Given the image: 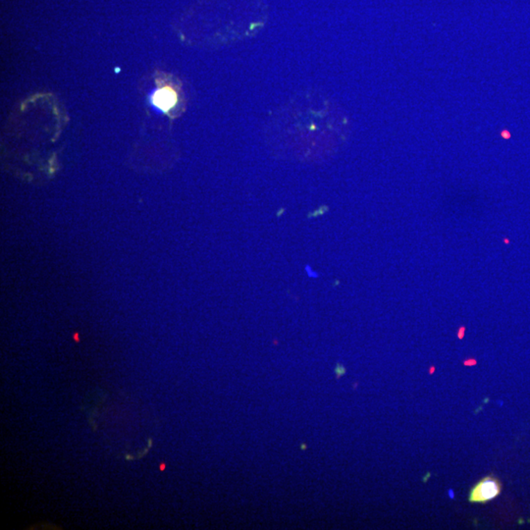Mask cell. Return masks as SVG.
I'll use <instances>...</instances> for the list:
<instances>
[{
    "instance_id": "cell-1",
    "label": "cell",
    "mask_w": 530,
    "mask_h": 530,
    "mask_svg": "<svg viewBox=\"0 0 530 530\" xmlns=\"http://www.w3.org/2000/svg\"><path fill=\"white\" fill-rule=\"evenodd\" d=\"M502 490L500 482L494 477H485L472 489L469 501L472 503H486L497 497Z\"/></svg>"
},
{
    "instance_id": "cell-4",
    "label": "cell",
    "mask_w": 530,
    "mask_h": 530,
    "mask_svg": "<svg viewBox=\"0 0 530 530\" xmlns=\"http://www.w3.org/2000/svg\"><path fill=\"white\" fill-rule=\"evenodd\" d=\"M164 467H164V465H161V469H164Z\"/></svg>"
},
{
    "instance_id": "cell-3",
    "label": "cell",
    "mask_w": 530,
    "mask_h": 530,
    "mask_svg": "<svg viewBox=\"0 0 530 530\" xmlns=\"http://www.w3.org/2000/svg\"><path fill=\"white\" fill-rule=\"evenodd\" d=\"M464 332H465V328L464 327H462V328L460 329V332H458V338L462 339L463 337H464Z\"/></svg>"
},
{
    "instance_id": "cell-2",
    "label": "cell",
    "mask_w": 530,
    "mask_h": 530,
    "mask_svg": "<svg viewBox=\"0 0 530 530\" xmlns=\"http://www.w3.org/2000/svg\"><path fill=\"white\" fill-rule=\"evenodd\" d=\"M177 102H178L177 93L171 88H159L154 95V104L166 112L175 106Z\"/></svg>"
}]
</instances>
